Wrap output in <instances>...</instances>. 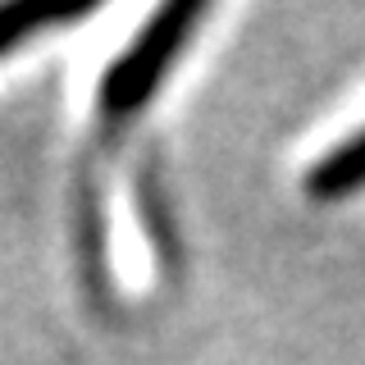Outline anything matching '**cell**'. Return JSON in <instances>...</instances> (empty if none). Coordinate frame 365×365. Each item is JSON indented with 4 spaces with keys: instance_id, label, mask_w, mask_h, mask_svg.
<instances>
[{
    "instance_id": "3957f363",
    "label": "cell",
    "mask_w": 365,
    "mask_h": 365,
    "mask_svg": "<svg viewBox=\"0 0 365 365\" xmlns=\"http://www.w3.org/2000/svg\"><path fill=\"white\" fill-rule=\"evenodd\" d=\"M83 9H68V5H0V55H9L14 46H23L32 32L55 28V23H73Z\"/></svg>"
},
{
    "instance_id": "6da1fadb",
    "label": "cell",
    "mask_w": 365,
    "mask_h": 365,
    "mask_svg": "<svg viewBox=\"0 0 365 365\" xmlns=\"http://www.w3.org/2000/svg\"><path fill=\"white\" fill-rule=\"evenodd\" d=\"M201 19H205V5H197V0L160 5L155 14L146 19V28L133 37V46L106 68V78H101V114H106V123L133 119V114L155 96V87L165 83L174 55L187 46V37L197 32Z\"/></svg>"
},
{
    "instance_id": "7a4b0ae2",
    "label": "cell",
    "mask_w": 365,
    "mask_h": 365,
    "mask_svg": "<svg viewBox=\"0 0 365 365\" xmlns=\"http://www.w3.org/2000/svg\"><path fill=\"white\" fill-rule=\"evenodd\" d=\"M365 187V128L351 133L342 146H334L319 165L306 174V192L315 201H342Z\"/></svg>"
}]
</instances>
